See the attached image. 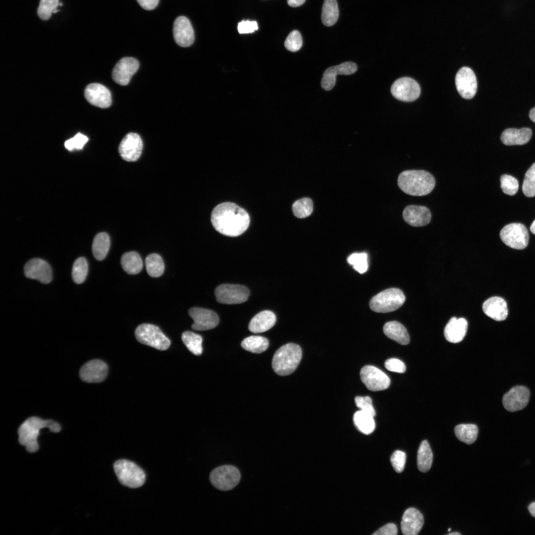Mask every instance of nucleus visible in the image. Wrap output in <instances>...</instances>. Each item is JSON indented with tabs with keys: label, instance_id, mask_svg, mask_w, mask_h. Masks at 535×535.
<instances>
[{
	"label": "nucleus",
	"instance_id": "obj_17",
	"mask_svg": "<svg viewBox=\"0 0 535 535\" xmlns=\"http://www.w3.org/2000/svg\"><path fill=\"white\" fill-rule=\"evenodd\" d=\"M530 397V390L527 387L516 386L504 395L502 402L507 411L515 412L524 409L528 404Z\"/></svg>",
	"mask_w": 535,
	"mask_h": 535
},
{
	"label": "nucleus",
	"instance_id": "obj_16",
	"mask_svg": "<svg viewBox=\"0 0 535 535\" xmlns=\"http://www.w3.org/2000/svg\"><path fill=\"white\" fill-rule=\"evenodd\" d=\"M139 66L138 61L131 57L121 58L114 66L112 71L113 81L118 84L125 86L128 84L132 76Z\"/></svg>",
	"mask_w": 535,
	"mask_h": 535
},
{
	"label": "nucleus",
	"instance_id": "obj_35",
	"mask_svg": "<svg viewBox=\"0 0 535 535\" xmlns=\"http://www.w3.org/2000/svg\"><path fill=\"white\" fill-rule=\"evenodd\" d=\"M454 432L460 441L471 444L477 439L478 428L474 424H460L455 427Z\"/></svg>",
	"mask_w": 535,
	"mask_h": 535
},
{
	"label": "nucleus",
	"instance_id": "obj_10",
	"mask_svg": "<svg viewBox=\"0 0 535 535\" xmlns=\"http://www.w3.org/2000/svg\"><path fill=\"white\" fill-rule=\"evenodd\" d=\"M217 302L221 304H236L246 302L250 295L249 289L238 284H223L214 291Z\"/></svg>",
	"mask_w": 535,
	"mask_h": 535
},
{
	"label": "nucleus",
	"instance_id": "obj_39",
	"mask_svg": "<svg viewBox=\"0 0 535 535\" xmlns=\"http://www.w3.org/2000/svg\"><path fill=\"white\" fill-rule=\"evenodd\" d=\"M88 271V264L84 257L77 259L72 267V277L76 284L83 283L87 277Z\"/></svg>",
	"mask_w": 535,
	"mask_h": 535
},
{
	"label": "nucleus",
	"instance_id": "obj_6",
	"mask_svg": "<svg viewBox=\"0 0 535 535\" xmlns=\"http://www.w3.org/2000/svg\"><path fill=\"white\" fill-rule=\"evenodd\" d=\"M405 296L399 289H385L373 297L370 300V309L377 313H388L399 308L404 303Z\"/></svg>",
	"mask_w": 535,
	"mask_h": 535
},
{
	"label": "nucleus",
	"instance_id": "obj_56",
	"mask_svg": "<svg viewBox=\"0 0 535 535\" xmlns=\"http://www.w3.org/2000/svg\"><path fill=\"white\" fill-rule=\"evenodd\" d=\"M530 230L534 234H535V220L533 222L532 224H531V226L530 227Z\"/></svg>",
	"mask_w": 535,
	"mask_h": 535
},
{
	"label": "nucleus",
	"instance_id": "obj_50",
	"mask_svg": "<svg viewBox=\"0 0 535 535\" xmlns=\"http://www.w3.org/2000/svg\"><path fill=\"white\" fill-rule=\"evenodd\" d=\"M237 28L240 34H248L253 33L255 30H257L258 26L256 21L243 20L238 23Z\"/></svg>",
	"mask_w": 535,
	"mask_h": 535
},
{
	"label": "nucleus",
	"instance_id": "obj_48",
	"mask_svg": "<svg viewBox=\"0 0 535 535\" xmlns=\"http://www.w3.org/2000/svg\"><path fill=\"white\" fill-rule=\"evenodd\" d=\"M406 455L404 452L396 450L392 454L390 461L394 470L397 473H401L405 467Z\"/></svg>",
	"mask_w": 535,
	"mask_h": 535
},
{
	"label": "nucleus",
	"instance_id": "obj_26",
	"mask_svg": "<svg viewBox=\"0 0 535 535\" xmlns=\"http://www.w3.org/2000/svg\"><path fill=\"white\" fill-rule=\"evenodd\" d=\"M468 328V322L463 318H452L446 324L444 334L446 339L451 343H458L464 338Z\"/></svg>",
	"mask_w": 535,
	"mask_h": 535
},
{
	"label": "nucleus",
	"instance_id": "obj_14",
	"mask_svg": "<svg viewBox=\"0 0 535 535\" xmlns=\"http://www.w3.org/2000/svg\"><path fill=\"white\" fill-rule=\"evenodd\" d=\"M455 84L458 93L464 99H472L476 93V77L473 71L469 67H462L457 72L455 77Z\"/></svg>",
	"mask_w": 535,
	"mask_h": 535
},
{
	"label": "nucleus",
	"instance_id": "obj_12",
	"mask_svg": "<svg viewBox=\"0 0 535 535\" xmlns=\"http://www.w3.org/2000/svg\"><path fill=\"white\" fill-rule=\"evenodd\" d=\"M391 93L396 99L404 102H412L417 99L421 93L419 84L410 77L396 80L392 85Z\"/></svg>",
	"mask_w": 535,
	"mask_h": 535
},
{
	"label": "nucleus",
	"instance_id": "obj_11",
	"mask_svg": "<svg viewBox=\"0 0 535 535\" xmlns=\"http://www.w3.org/2000/svg\"><path fill=\"white\" fill-rule=\"evenodd\" d=\"M360 378L370 390L376 391L387 389L390 384L389 377L379 369L365 366L360 371Z\"/></svg>",
	"mask_w": 535,
	"mask_h": 535
},
{
	"label": "nucleus",
	"instance_id": "obj_8",
	"mask_svg": "<svg viewBox=\"0 0 535 535\" xmlns=\"http://www.w3.org/2000/svg\"><path fill=\"white\" fill-rule=\"evenodd\" d=\"M241 474L235 466L225 465L213 470L210 475L211 482L216 488L223 491L229 490L239 482Z\"/></svg>",
	"mask_w": 535,
	"mask_h": 535
},
{
	"label": "nucleus",
	"instance_id": "obj_13",
	"mask_svg": "<svg viewBox=\"0 0 535 535\" xmlns=\"http://www.w3.org/2000/svg\"><path fill=\"white\" fill-rule=\"evenodd\" d=\"M143 144L140 135L129 133L121 140L118 151L122 158L127 161H135L140 157Z\"/></svg>",
	"mask_w": 535,
	"mask_h": 535
},
{
	"label": "nucleus",
	"instance_id": "obj_15",
	"mask_svg": "<svg viewBox=\"0 0 535 535\" xmlns=\"http://www.w3.org/2000/svg\"><path fill=\"white\" fill-rule=\"evenodd\" d=\"M24 272L26 277L36 279L42 283H49L52 280L51 266L41 259L34 258L28 261L24 266Z\"/></svg>",
	"mask_w": 535,
	"mask_h": 535
},
{
	"label": "nucleus",
	"instance_id": "obj_36",
	"mask_svg": "<svg viewBox=\"0 0 535 535\" xmlns=\"http://www.w3.org/2000/svg\"><path fill=\"white\" fill-rule=\"evenodd\" d=\"M245 350L253 353H261L268 348L269 342L267 338L260 336H251L245 338L241 342Z\"/></svg>",
	"mask_w": 535,
	"mask_h": 535
},
{
	"label": "nucleus",
	"instance_id": "obj_40",
	"mask_svg": "<svg viewBox=\"0 0 535 535\" xmlns=\"http://www.w3.org/2000/svg\"><path fill=\"white\" fill-rule=\"evenodd\" d=\"M313 211V204L309 198H303L295 201L292 205V211L294 215L300 218H305L311 214Z\"/></svg>",
	"mask_w": 535,
	"mask_h": 535
},
{
	"label": "nucleus",
	"instance_id": "obj_31",
	"mask_svg": "<svg viewBox=\"0 0 535 535\" xmlns=\"http://www.w3.org/2000/svg\"><path fill=\"white\" fill-rule=\"evenodd\" d=\"M110 247V238L107 233L101 232L93 240L92 252L95 258L99 261L106 257Z\"/></svg>",
	"mask_w": 535,
	"mask_h": 535
},
{
	"label": "nucleus",
	"instance_id": "obj_29",
	"mask_svg": "<svg viewBox=\"0 0 535 535\" xmlns=\"http://www.w3.org/2000/svg\"><path fill=\"white\" fill-rule=\"evenodd\" d=\"M384 334L389 338L401 345H407L410 342V337L406 328L397 321L386 322L383 327Z\"/></svg>",
	"mask_w": 535,
	"mask_h": 535
},
{
	"label": "nucleus",
	"instance_id": "obj_3",
	"mask_svg": "<svg viewBox=\"0 0 535 535\" xmlns=\"http://www.w3.org/2000/svg\"><path fill=\"white\" fill-rule=\"evenodd\" d=\"M397 184L400 189L406 194L422 196L432 191L435 181L432 174L427 171L408 170L399 174Z\"/></svg>",
	"mask_w": 535,
	"mask_h": 535
},
{
	"label": "nucleus",
	"instance_id": "obj_28",
	"mask_svg": "<svg viewBox=\"0 0 535 535\" xmlns=\"http://www.w3.org/2000/svg\"><path fill=\"white\" fill-rule=\"evenodd\" d=\"M275 321L276 317L272 312L263 311L252 319L249 324V329L256 333L265 332L271 328Z\"/></svg>",
	"mask_w": 535,
	"mask_h": 535
},
{
	"label": "nucleus",
	"instance_id": "obj_57",
	"mask_svg": "<svg viewBox=\"0 0 535 535\" xmlns=\"http://www.w3.org/2000/svg\"><path fill=\"white\" fill-rule=\"evenodd\" d=\"M448 535H460L461 534L458 533V532H453V533H450L448 534Z\"/></svg>",
	"mask_w": 535,
	"mask_h": 535
},
{
	"label": "nucleus",
	"instance_id": "obj_5",
	"mask_svg": "<svg viewBox=\"0 0 535 535\" xmlns=\"http://www.w3.org/2000/svg\"><path fill=\"white\" fill-rule=\"evenodd\" d=\"M113 469L119 481L125 486L137 488L145 482L144 471L131 461L126 459L117 460L113 464Z\"/></svg>",
	"mask_w": 535,
	"mask_h": 535
},
{
	"label": "nucleus",
	"instance_id": "obj_42",
	"mask_svg": "<svg viewBox=\"0 0 535 535\" xmlns=\"http://www.w3.org/2000/svg\"><path fill=\"white\" fill-rule=\"evenodd\" d=\"M522 191L524 195L528 197L535 196V162L525 173Z\"/></svg>",
	"mask_w": 535,
	"mask_h": 535
},
{
	"label": "nucleus",
	"instance_id": "obj_37",
	"mask_svg": "<svg viewBox=\"0 0 535 535\" xmlns=\"http://www.w3.org/2000/svg\"><path fill=\"white\" fill-rule=\"evenodd\" d=\"M145 265L148 274L152 277H160L163 273L164 263L160 256L157 254L149 255L145 259Z\"/></svg>",
	"mask_w": 535,
	"mask_h": 535
},
{
	"label": "nucleus",
	"instance_id": "obj_18",
	"mask_svg": "<svg viewBox=\"0 0 535 535\" xmlns=\"http://www.w3.org/2000/svg\"><path fill=\"white\" fill-rule=\"evenodd\" d=\"M108 367L103 361L94 359L88 361L80 368L81 379L88 383H98L104 381L107 374Z\"/></svg>",
	"mask_w": 535,
	"mask_h": 535
},
{
	"label": "nucleus",
	"instance_id": "obj_46",
	"mask_svg": "<svg viewBox=\"0 0 535 535\" xmlns=\"http://www.w3.org/2000/svg\"><path fill=\"white\" fill-rule=\"evenodd\" d=\"M356 406L365 413L373 417L375 415V410L372 405V399L369 396H356L355 398Z\"/></svg>",
	"mask_w": 535,
	"mask_h": 535
},
{
	"label": "nucleus",
	"instance_id": "obj_38",
	"mask_svg": "<svg viewBox=\"0 0 535 535\" xmlns=\"http://www.w3.org/2000/svg\"><path fill=\"white\" fill-rule=\"evenodd\" d=\"M181 339L188 349L195 355H200L203 352V339L201 335L192 331H186L181 335Z\"/></svg>",
	"mask_w": 535,
	"mask_h": 535
},
{
	"label": "nucleus",
	"instance_id": "obj_44",
	"mask_svg": "<svg viewBox=\"0 0 535 535\" xmlns=\"http://www.w3.org/2000/svg\"><path fill=\"white\" fill-rule=\"evenodd\" d=\"M500 187L505 194L512 196L517 192L519 183L517 179L514 177L503 174L500 177Z\"/></svg>",
	"mask_w": 535,
	"mask_h": 535
},
{
	"label": "nucleus",
	"instance_id": "obj_43",
	"mask_svg": "<svg viewBox=\"0 0 535 535\" xmlns=\"http://www.w3.org/2000/svg\"><path fill=\"white\" fill-rule=\"evenodd\" d=\"M59 4V0H40L37 9L39 17L44 20L49 19Z\"/></svg>",
	"mask_w": 535,
	"mask_h": 535
},
{
	"label": "nucleus",
	"instance_id": "obj_53",
	"mask_svg": "<svg viewBox=\"0 0 535 535\" xmlns=\"http://www.w3.org/2000/svg\"><path fill=\"white\" fill-rule=\"evenodd\" d=\"M306 0H287L288 4L291 7H298L303 4Z\"/></svg>",
	"mask_w": 535,
	"mask_h": 535
},
{
	"label": "nucleus",
	"instance_id": "obj_7",
	"mask_svg": "<svg viewBox=\"0 0 535 535\" xmlns=\"http://www.w3.org/2000/svg\"><path fill=\"white\" fill-rule=\"evenodd\" d=\"M136 338L140 343L159 350L167 349L170 341L160 328L154 324L143 323L135 329Z\"/></svg>",
	"mask_w": 535,
	"mask_h": 535
},
{
	"label": "nucleus",
	"instance_id": "obj_58",
	"mask_svg": "<svg viewBox=\"0 0 535 535\" xmlns=\"http://www.w3.org/2000/svg\"><path fill=\"white\" fill-rule=\"evenodd\" d=\"M450 531V529L449 528V529H448V531Z\"/></svg>",
	"mask_w": 535,
	"mask_h": 535
},
{
	"label": "nucleus",
	"instance_id": "obj_27",
	"mask_svg": "<svg viewBox=\"0 0 535 535\" xmlns=\"http://www.w3.org/2000/svg\"><path fill=\"white\" fill-rule=\"evenodd\" d=\"M532 135L529 128H507L502 133L500 139L505 145H522L529 142Z\"/></svg>",
	"mask_w": 535,
	"mask_h": 535
},
{
	"label": "nucleus",
	"instance_id": "obj_30",
	"mask_svg": "<svg viewBox=\"0 0 535 535\" xmlns=\"http://www.w3.org/2000/svg\"><path fill=\"white\" fill-rule=\"evenodd\" d=\"M123 269L129 274L139 273L143 268V262L139 254L135 251L124 253L121 258Z\"/></svg>",
	"mask_w": 535,
	"mask_h": 535
},
{
	"label": "nucleus",
	"instance_id": "obj_32",
	"mask_svg": "<svg viewBox=\"0 0 535 535\" xmlns=\"http://www.w3.org/2000/svg\"><path fill=\"white\" fill-rule=\"evenodd\" d=\"M433 459L430 447L426 440L421 443L417 453V466L422 472H428L431 466Z\"/></svg>",
	"mask_w": 535,
	"mask_h": 535
},
{
	"label": "nucleus",
	"instance_id": "obj_24",
	"mask_svg": "<svg viewBox=\"0 0 535 535\" xmlns=\"http://www.w3.org/2000/svg\"><path fill=\"white\" fill-rule=\"evenodd\" d=\"M424 525V517L417 509L410 508L404 513L401 523V529L404 535H417Z\"/></svg>",
	"mask_w": 535,
	"mask_h": 535
},
{
	"label": "nucleus",
	"instance_id": "obj_33",
	"mask_svg": "<svg viewBox=\"0 0 535 535\" xmlns=\"http://www.w3.org/2000/svg\"><path fill=\"white\" fill-rule=\"evenodd\" d=\"M353 422L356 428L365 434H369L375 428L374 417L362 411H357L353 416Z\"/></svg>",
	"mask_w": 535,
	"mask_h": 535
},
{
	"label": "nucleus",
	"instance_id": "obj_2",
	"mask_svg": "<svg viewBox=\"0 0 535 535\" xmlns=\"http://www.w3.org/2000/svg\"><path fill=\"white\" fill-rule=\"evenodd\" d=\"M48 428L50 431L58 432L61 430L60 425L51 420H43L37 417H31L26 419L18 429L19 443L25 446L30 453L37 452L39 449L37 438L41 429Z\"/></svg>",
	"mask_w": 535,
	"mask_h": 535
},
{
	"label": "nucleus",
	"instance_id": "obj_55",
	"mask_svg": "<svg viewBox=\"0 0 535 535\" xmlns=\"http://www.w3.org/2000/svg\"><path fill=\"white\" fill-rule=\"evenodd\" d=\"M529 117L531 120L535 123V107L532 108L529 112Z\"/></svg>",
	"mask_w": 535,
	"mask_h": 535
},
{
	"label": "nucleus",
	"instance_id": "obj_45",
	"mask_svg": "<svg viewBox=\"0 0 535 535\" xmlns=\"http://www.w3.org/2000/svg\"><path fill=\"white\" fill-rule=\"evenodd\" d=\"M302 43L303 41L301 34L297 30H294L286 38L284 42V46L288 51L295 52L300 49Z\"/></svg>",
	"mask_w": 535,
	"mask_h": 535
},
{
	"label": "nucleus",
	"instance_id": "obj_4",
	"mask_svg": "<svg viewBox=\"0 0 535 535\" xmlns=\"http://www.w3.org/2000/svg\"><path fill=\"white\" fill-rule=\"evenodd\" d=\"M302 350L297 344L293 343L286 344L276 350L272 360V367L274 372L279 375H287L297 368L302 358Z\"/></svg>",
	"mask_w": 535,
	"mask_h": 535
},
{
	"label": "nucleus",
	"instance_id": "obj_41",
	"mask_svg": "<svg viewBox=\"0 0 535 535\" xmlns=\"http://www.w3.org/2000/svg\"><path fill=\"white\" fill-rule=\"evenodd\" d=\"M347 262L360 273L365 272L368 268V255L365 252L352 254L348 257Z\"/></svg>",
	"mask_w": 535,
	"mask_h": 535
},
{
	"label": "nucleus",
	"instance_id": "obj_9",
	"mask_svg": "<svg viewBox=\"0 0 535 535\" xmlns=\"http://www.w3.org/2000/svg\"><path fill=\"white\" fill-rule=\"evenodd\" d=\"M500 236L505 244L513 249H523L528 245V231L525 225L520 223L505 225L501 230Z\"/></svg>",
	"mask_w": 535,
	"mask_h": 535
},
{
	"label": "nucleus",
	"instance_id": "obj_52",
	"mask_svg": "<svg viewBox=\"0 0 535 535\" xmlns=\"http://www.w3.org/2000/svg\"><path fill=\"white\" fill-rule=\"evenodd\" d=\"M137 1L143 8L147 10L155 9L159 2V0H137Z\"/></svg>",
	"mask_w": 535,
	"mask_h": 535
},
{
	"label": "nucleus",
	"instance_id": "obj_22",
	"mask_svg": "<svg viewBox=\"0 0 535 535\" xmlns=\"http://www.w3.org/2000/svg\"><path fill=\"white\" fill-rule=\"evenodd\" d=\"M357 70V65L350 61L331 66L324 72L321 79V86L325 90L329 91L334 87L337 75H350L355 73Z\"/></svg>",
	"mask_w": 535,
	"mask_h": 535
},
{
	"label": "nucleus",
	"instance_id": "obj_54",
	"mask_svg": "<svg viewBox=\"0 0 535 535\" xmlns=\"http://www.w3.org/2000/svg\"><path fill=\"white\" fill-rule=\"evenodd\" d=\"M528 509L532 516L535 517V502L530 504Z\"/></svg>",
	"mask_w": 535,
	"mask_h": 535
},
{
	"label": "nucleus",
	"instance_id": "obj_20",
	"mask_svg": "<svg viewBox=\"0 0 535 535\" xmlns=\"http://www.w3.org/2000/svg\"><path fill=\"white\" fill-rule=\"evenodd\" d=\"M173 37L176 43L182 47H188L194 41V31L192 24L185 16L176 18L173 28Z\"/></svg>",
	"mask_w": 535,
	"mask_h": 535
},
{
	"label": "nucleus",
	"instance_id": "obj_19",
	"mask_svg": "<svg viewBox=\"0 0 535 535\" xmlns=\"http://www.w3.org/2000/svg\"><path fill=\"white\" fill-rule=\"evenodd\" d=\"M188 313L194 321L192 328L194 330L211 329L216 327L219 323V318L217 315L213 311L194 307L190 309Z\"/></svg>",
	"mask_w": 535,
	"mask_h": 535
},
{
	"label": "nucleus",
	"instance_id": "obj_23",
	"mask_svg": "<svg viewBox=\"0 0 535 535\" xmlns=\"http://www.w3.org/2000/svg\"><path fill=\"white\" fill-rule=\"evenodd\" d=\"M404 220L409 225L419 227L428 224L431 220V213L425 206L409 205L403 212Z\"/></svg>",
	"mask_w": 535,
	"mask_h": 535
},
{
	"label": "nucleus",
	"instance_id": "obj_51",
	"mask_svg": "<svg viewBox=\"0 0 535 535\" xmlns=\"http://www.w3.org/2000/svg\"><path fill=\"white\" fill-rule=\"evenodd\" d=\"M398 530L396 526L393 523L387 524L375 532L374 535H396Z\"/></svg>",
	"mask_w": 535,
	"mask_h": 535
},
{
	"label": "nucleus",
	"instance_id": "obj_25",
	"mask_svg": "<svg viewBox=\"0 0 535 535\" xmlns=\"http://www.w3.org/2000/svg\"><path fill=\"white\" fill-rule=\"evenodd\" d=\"M482 310L486 315L496 321L505 320L508 315L506 301L497 296L491 297L484 301Z\"/></svg>",
	"mask_w": 535,
	"mask_h": 535
},
{
	"label": "nucleus",
	"instance_id": "obj_1",
	"mask_svg": "<svg viewBox=\"0 0 535 535\" xmlns=\"http://www.w3.org/2000/svg\"><path fill=\"white\" fill-rule=\"evenodd\" d=\"M215 229L227 236H238L244 233L250 224L247 212L235 204L225 202L216 206L211 214Z\"/></svg>",
	"mask_w": 535,
	"mask_h": 535
},
{
	"label": "nucleus",
	"instance_id": "obj_49",
	"mask_svg": "<svg viewBox=\"0 0 535 535\" xmlns=\"http://www.w3.org/2000/svg\"><path fill=\"white\" fill-rule=\"evenodd\" d=\"M384 366L387 370L398 373H403L406 370L404 363L396 358L387 359L384 363Z\"/></svg>",
	"mask_w": 535,
	"mask_h": 535
},
{
	"label": "nucleus",
	"instance_id": "obj_47",
	"mask_svg": "<svg viewBox=\"0 0 535 535\" xmlns=\"http://www.w3.org/2000/svg\"><path fill=\"white\" fill-rule=\"evenodd\" d=\"M88 141V138L86 136L79 133L73 138L66 141L64 146L69 151L81 149Z\"/></svg>",
	"mask_w": 535,
	"mask_h": 535
},
{
	"label": "nucleus",
	"instance_id": "obj_21",
	"mask_svg": "<svg viewBox=\"0 0 535 535\" xmlns=\"http://www.w3.org/2000/svg\"><path fill=\"white\" fill-rule=\"evenodd\" d=\"M87 101L91 105L106 108L111 104V96L109 90L105 86L99 83L88 85L84 91Z\"/></svg>",
	"mask_w": 535,
	"mask_h": 535
},
{
	"label": "nucleus",
	"instance_id": "obj_34",
	"mask_svg": "<svg viewBox=\"0 0 535 535\" xmlns=\"http://www.w3.org/2000/svg\"><path fill=\"white\" fill-rule=\"evenodd\" d=\"M339 16V10L336 0H324L322 8L321 18L323 25L331 26L337 21Z\"/></svg>",
	"mask_w": 535,
	"mask_h": 535
}]
</instances>
